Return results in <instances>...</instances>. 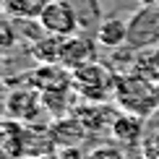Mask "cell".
I'll use <instances>...</instances> for the list:
<instances>
[{"instance_id": "1", "label": "cell", "mask_w": 159, "mask_h": 159, "mask_svg": "<svg viewBox=\"0 0 159 159\" xmlns=\"http://www.w3.org/2000/svg\"><path fill=\"white\" fill-rule=\"evenodd\" d=\"M154 81L143 76H125V78H117V86H115V99L120 102V107L125 112H133V115H141L146 117L149 112L157 110L159 104V94L154 89Z\"/></svg>"}, {"instance_id": "2", "label": "cell", "mask_w": 159, "mask_h": 159, "mask_svg": "<svg viewBox=\"0 0 159 159\" xmlns=\"http://www.w3.org/2000/svg\"><path fill=\"white\" fill-rule=\"evenodd\" d=\"M70 76H73V89L84 99H89L91 104H99L107 97H115L117 78L99 63H91V65H86V68H78Z\"/></svg>"}, {"instance_id": "3", "label": "cell", "mask_w": 159, "mask_h": 159, "mask_svg": "<svg viewBox=\"0 0 159 159\" xmlns=\"http://www.w3.org/2000/svg\"><path fill=\"white\" fill-rule=\"evenodd\" d=\"M159 44V5H141L128 18V47L143 50Z\"/></svg>"}, {"instance_id": "4", "label": "cell", "mask_w": 159, "mask_h": 159, "mask_svg": "<svg viewBox=\"0 0 159 159\" xmlns=\"http://www.w3.org/2000/svg\"><path fill=\"white\" fill-rule=\"evenodd\" d=\"M39 24L52 37H73L81 29L78 13L73 11V5L68 0H50L44 5V11L39 13Z\"/></svg>"}, {"instance_id": "5", "label": "cell", "mask_w": 159, "mask_h": 159, "mask_svg": "<svg viewBox=\"0 0 159 159\" xmlns=\"http://www.w3.org/2000/svg\"><path fill=\"white\" fill-rule=\"evenodd\" d=\"M42 107H44L42 91L37 86H18V89L8 91V97H5V115L11 120H18V123L37 120Z\"/></svg>"}, {"instance_id": "6", "label": "cell", "mask_w": 159, "mask_h": 159, "mask_svg": "<svg viewBox=\"0 0 159 159\" xmlns=\"http://www.w3.org/2000/svg\"><path fill=\"white\" fill-rule=\"evenodd\" d=\"M97 60V39H89L86 34L63 37L60 42V65L70 73L78 68H86Z\"/></svg>"}, {"instance_id": "7", "label": "cell", "mask_w": 159, "mask_h": 159, "mask_svg": "<svg viewBox=\"0 0 159 159\" xmlns=\"http://www.w3.org/2000/svg\"><path fill=\"white\" fill-rule=\"evenodd\" d=\"M110 133H112V138H117L120 143L138 146V143L143 141V117L141 115H133V112H120V115L112 117Z\"/></svg>"}, {"instance_id": "8", "label": "cell", "mask_w": 159, "mask_h": 159, "mask_svg": "<svg viewBox=\"0 0 159 159\" xmlns=\"http://www.w3.org/2000/svg\"><path fill=\"white\" fill-rule=\"evenodd\" d=\"M97 44L104 50H117L123 44H128V21L117 16L104 18L97 29Z\"/></svg>"}, {"instance_id": "9", "label": "cell", "mask_w": 159, "mask_h": 159, "mask_svg": "<svg viewBox=\"0 0 159 159\" xmlns=\"http://www.w3.org/2000/svg\"><path fill=\"white\" fill-rule=\"evenodd\" d=\"M60 42H63V37H52V34H44V37H39L37 42H31V55H34V60L42 63V65L60 63Z\"/></svg>"}, {"instance_id": "10", "label": "cell", "mask_w": 159, "mask_h": 159, "mask_svg": "<svg viewBox=\"0 0 159 159\" xmlns=\"http://www.w3.org/2000/svg\"><path fill=\"white\" fill-rule=\"evenodd\" d=\"M50 0H3V8L11 18H39Z\"/></svg>"}, {"instance_id": "11", "label": "cell", "mask_w": 159, "mask_h": 159, "mask_svg": "<svg viewBox=\"0 0 159 159\" xmlns=\"http://www.w3.org/2000/svg\"><path fill=\"white\" fill-rule=\"evenodd\" d=\"M84 159H128V157H125V151H120L117 146H97Z\"/></svg>"}, {"instance_id": "12", "label": "cell", "mask_w": 159, "mask_h": 159, "mask_svg": "<svg viewBox=\"0 0 159 159\" xmlns=\"http://www.w3.org/2000/svg\"><path fill=\"white\" fill-rule=\"evenodd\" d=\"M0 34H3V47L8 50V47H13V42H16V29H13V21L11 18H3V24H0Z\"/></svg>"}, {"instance_id": "13", "label": "cell", "mask_w": 159, "mask_h": 159, "mask_svg": "<svg viewBox=\"0 0 159 159\" xmlns=\"http://www.w3.org/2000/svg\"><path fill=\"white\" fill-rule=\"evenodd\" d=\"M149 70L154 73V78H159V47L149 55Z\"/></svg>"}, {"instance_id": "14", "label": "cell", "mask_w": 159, "mask_h": 159, "mask_svg": "<svg viewBox=\"0 0 159 159\" xmlns=\"http://www.w3.org/2000/svg\"><path fill=\"white\" fill-rule=\"evenodd\" d=\"M57 157H60V159H84L81 151H78L76 146H63V151H60Z\"/></svg>"}, {"instance_id": "15", "label": "cell", "mask_w": 159, "mask_h": 159, "mask_svg": "<svg viewBox=\"0 0 159 159\" xmlns=\"http://www.w3.org/2000/svg\"><path fill=\"white\" fill-rule=\"evenodd\" d=\"M29 159H60V157H57V154H50V151H47V154H37V157H29Z\"/></svg>"}, {"instance_id": "16", "label": "cell", "mask_w": 159, "mask_h": 159, "mask_svg": "<svg viewBox=\"0 0 159 159\" xmlns=\"http://www.w3.org/2000/svg\"><path fill=\"white\" fill-rule=\"evenodd\" d=\"M141 5H154V0H141Z\"/></svg>"}, {"instance_id": "17", "label": "cell", "mask_w": 159, "mask_h": 159, "mask_svg": "<svg viewBox=\"0 0 159 159\" xmlns=\"http://www.w3.org/2000/svg\"><path fill=\"white\" fill-rule=\"evenodd\" d=\"M154 5H159V0H154Z\"/></svg>"}]
</instances>
